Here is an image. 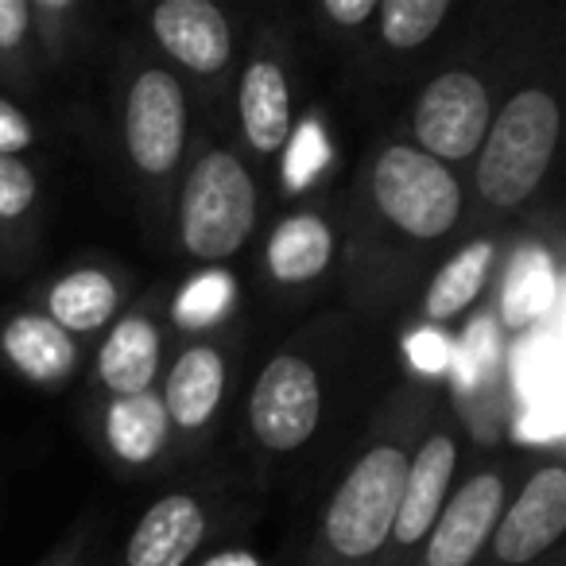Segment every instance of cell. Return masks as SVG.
Wrapping results in <instances>:
<instances>
[{"label":"cell","mask_w":566,"mask_h":566,"mask_svg":"<svg viewBox=\"0 0 566 566\" xmlns=\"http://www.w3.org/2000/svg\"><path fill=\"white\" fill-rule=\"evenodd\" d=\"M419 419H423V396L396 392L369 447L354 458L326 501L303 566H377L400 509Z\"/></svg>","instance_id":"6da1fadb"},{"label":"cell","mask_w":566,"mask_h":566,"mask_svg":"<svg viewBox=\"0 0 566 566\" xmlns=\"http://www.w3.org/2000/svg\"><path fill=\"white\" fill-rule=\"evenodd\" d=\"M361 210L369 233H385L400 244V264L408 252H431L462 226L465 190L450 167L419 151L416 144H385L369 159L361 190Z\"/></svg>","instance_id":"7a4b0ae2"},{"label":"cell","mask_w":566,"mask_h":566,"mask_svg":"<svg viewBox=\"0 0 566 566\" xmlns=\"http://www.w3.org/2000/svg\"><path fill=\"white\" fill-rule=\"evenodd\" d=\"M563 133L558 97L543 86H524L493 113L473 156V187L489 213H512L539 190Z\"/></svg>","instance_id":"3957f363"},{"label":"cell","mask_w":566,"mask_h":566,"mask_svg":"<svg viewBox=\"0 0 566 566\" xmlns=\"http://www.w3.org/2000/svg\"><path fill=\"white\" fill-rule=\"evenodd\" d=\"M256 229V179L229 148H206L179 190V241L198 264L218 268Z\"/></svg>","instance_id":"277c9868"},{"label":"cell","mask_w":566,"mask_h":566,"mask_svg":"<svg viewBox=\"0 0 566 566\" xmlns=\"http://www.w3.org/2000/svg\"><path fill=\"white\" fill-rule=\"evenodd\" d=\"M323 373L303 349L268 357L249 392V434L268 454H295L323 423Z\"/></svg>","instance_id":"5b68a950"},{"label":"cell","mask_w":566,"mask_h":566,"mask_svg":"<svg viewBox=\"0 0 566 566\" xmlns=\"http://www.w3.org/2000/svg\"><path fill=\"white\" fill-rule=\"evenodd\" d=\"M187 90L167 66H144L125 90V151L140 179L171 182L187 156Z\"/></svg>","instance_id":"8992f818"},{"label":"cell","mask_w":566,"mask_h":566,"mask_svg":"<svg viewBox=\"0 0 566 566\" xmlns=\"http://www.w3.org/2000/svg\"><path fill=\"white\" fill-rule=\"evenodd\" d=\"M493 120L489 86L473 71H442L419 94L411 109L416 148L454 171V164H470Z\"/></svg>","instance_id":"52a82bcc"},{"label":"cell","mask_w":566,"mask_h":566,"mask_svg":"<svg viewBox=\"0 0 566 566\" xmlns=\"http://www.w3.org/2000/svg\"><path fill=\"white\" fill-rule=\"evenodd\" d=\"M454 470H458L454 427L439 419V423L419 439L416 454H411L408 481H403V493H400V509H396L392 532H388V543H385V551H380L377 566H416L434 520L442 516V504L454 493Z\"/></svg>","instance_id":"ba28073f"},{"label":"cell","mask_w":566,"mask_h":566,"mask_svg":"<svg viewBox=\"0 0 566 566\" xmlns=\"http://www.w3.org/2000/svg\"><path fill=\"white\" fill-rule=\"evenodd\" d=\"M563 532H566V470L558 462H547L504 504L485 551L496 566H532L535 558H543L563 539Z\"/></svg>","instance_id":"9c48e42d"},{"label":"cell","mask_w":566,"mask_h":566,"mask_svg":"<svg viewBox=\"0 0 566 566\" xmlns=\"http://www.w3.org/2000/svg\"><path fill=\"white\" fill-rule=\"evenodd\" d=\"M509 501V478L501 470H478L447 496L442 516L434 520L416 566H478L489 535Z\"/></svg>","instance_id":"30bf717a"},{"label":"cell","mask_w":566,"mask_h":566,"mask_svg":"<svg viewBox=\"0 0 566 566\" xmlns=\"http://www.w3.org/2000/svg\"><path fill=\"white\" fill-rule=\"evenodd\" d=\"M151 35L195 78H213L233 63V24L210 0H164L151 12Z\"/></svg>","instance_id":"8fae6325"},{"label":"cell","mask_w":566,"mask_h":566,"mask_svg":"<svg viewBox=\"0 0 566 566\" xmlns=\"http://www.w3.org/2000/svg\"><path fill=\"white\" fill-rule=\"evenodd\" d=\"M237 117H241L244 144L260 159L280 156L295 140L292 78H287V66L268 51H256L244 63L237 82Z\"/></svg>","instance_id":"7c38bea8"},{"label":"cell","mask_w":566,"mask_h":566,"mask_svg":"<svg viewBox=\"0 0 566 566\" xmlns=\"http://www.w3.org/2000/svg\"><path fill=\"white\" fill-rule=\"evenodd\" d=\"M210 532L206 504L195 493H167L136 520L125 543V566H187Z\"/></svg>","instance_id":"4fadbf2b"},{"label":"cell","mask_w":566,"mask_h":566,"mask_svg":"<svg viewBox=\"0 0 566 566\" xmlns=\"http://www.w3.org/2000/svg\"><path fill=\"white\" fill-rule=\"evenodd\" d=\"M221 396H226V354L210 342H198L175 357L159 400L171 419V431L198 434L218 416Z\"/></svg>","instance_id":"5bb4252c"},{"label":"cell","mask_w":566,"mask_h":566,"mask_svg":"<svg viewBox=\"0 0 566 566\" xmlns=\"http://www.w3.org/2000/svg\"><path fill=\"white\" fill-rule=\"evenodd\" d=\"M334 252H338V237L331 221L318 210H295L275 221V229L268 233L264 268L283 287H303V283L323 280Z\"/></svg>","instance_id":"9a60e30c"},{"label":"cell","mask_w":566,"mask_h":566,"mask_svg":"<svg viewBox=\"0 0 566 566\" xmlns=\"http://www.w3.org/2000/svg\"><path fill=\"white\" fill-rule=\"evenodd\" d=\"M0 354L32 385H59L78 369V342L43 311H24L0 331Z\"/></svg>","instance_id":"2e32d148"},{"label":"cell","mask_w":566,"mask_h":566,"mask_svg":"<svg viewBox=\"0 0 566 566\" xmlns=\"http://www.w3.org/2000/svg\"><path fill=\"white\" fill-rule=\"evenodd\" d=\"M159 373V331L148 315H125L102 342L97 354V380L109 392V400L117 396H140L151 392Z\"/></svg>","instance_id":"e0dca14e"},{"label":"cell","mask_w":566,"mask_h":566,"mask_svg":"<svg viewBox=\"0 0 566 566\" xmlns=\"http://www.w3.org/2000/svg\"><path fill=\"white\" fill-rule=\"evenodd\" d=\"M105 447L117 462L125 465H151L171 442V419L164 411L159 392H140V396H117L109 400L102 419Z\"/></svg>","instance_id":"ac0fdd59"},{"label":"cell","mask_w":566,"mask_h":566,"mask_svg":"<svg viewBox=\"0 0 566 566\" xmlns=\"http://www.w3.org/2000/svg\"><path fill=\"white\" fill-rule=\"evenodd\" d=\"M493 268H496V244L489 241V237L465 241L454 256L442 260L434 280L427 283L423 323L447 326V323H454V318H462L465 311L478 303V295L485 292Z\"/></svg>","instance_id":"d6986e66"},{"label":"cell","mask_w":566,"mask_h":566,"mask_svg":"<svg viewBox=\"0 0 566 566\" xmlns=\"http://www.w3.org/2000/svg\"><path fill=\"white\" fill-rule=\"evenodd\" d=\"M120 287L102 268H78V272L59 275L48 287V311L43 315L66 334H94L117 318Z\"/></svg>","instance_id":"ffe728a7"},{"label":"cell","mask_w":566,"mask_h":566,"mask_svg":"<svg viewBox=\"0 0 566 566\" xmlns=\"http://www.w3.org/2000/svg\"><path fill=\"white\" fill-rule=\"evenodd\" d=\"M551 292H555V280H551L547 256L539 249H524L509 268V280H504L501 295V315L509 326H527L532 318L543 315Z\"/></svg>","instance_id":"44dd1931"},{"label":"cell","mask_w":566,"mask_h":566,"mask_svg":"<svg viewBox=\"0 0 566 566\" xmlns=\"http://www.w3.org/2000/svg\"><path fill=\"white\" fill-rule=\"evenodd\" d=\"M380 40L392 51H416L434 40L450 17V0H385L377 4Z\"/></svg>","instance_id":"7402d4cb"},{"label":"cell","mask_w":566,"mask_h":566,"mask_svg":"<svg viewBox=\"0 0 566 566\" xmlns=\"http://www.w3.org/2000/svg\"><path fill=\"white\" fill-rule=\"evenodd\" d=\"M233 295H237L233 275H229L226 268H206V272H198L195 280L175 295L171 315L182 331H206V326L221 323V318L229 315Z\"/></svg>","instance_id":"603a6c76"},{"label":"cell","mask_w":566,"mask_h":566,"mask_svg":"<svg viewBox=\"0 0 566 566\" xmlns=\"http://www.w3.org/2000/svg\"><path fill=\"white\" fill-rule=\"evenodd\" d=\"M40 198V179L17 156H0V221H17Z\"/></svg>","instance_id":"cb8c5ba5"},{"label":"cell","mask_w":566,"mask_h":566,"mask_svg":"<svg viewBox=\"0 0 566 566\" xmlns=\"http://www.w3.org/2000/svg\"><path fill=\"white\" fill-rule=\"evenodd\" d=\"M32 4L28 0H0V66H12L32 40Z\"/></svg>","instance_id":"d4e9b609"},{"label":"cell","mask_w":566,"mask_h":566,"mask_svg":"<svg viewBox=\"0 0 566 566\" xmlns=\"http://www.w3.org/2000/svg\"><path fill=\"white\" fill-rule=\"evenodd\" d=\"M35 144V128L12 102L0 97V156H17Z\"/></svg>","instance_id":"484cf974"},{"label":"cell","mask_w":566,"mask_h":566,"mask_svg":"<svg viewBox=\"0 0 566 566\" xmlns=\"http://www.w3.org/2000/svg\"><path fill=\"white\" fill-rule=\"evenodd\" d=\"M408 357L416 369L439 373V369H447V361H450V346L427 326V331H419L416 338H408Z\"/></svg>","instance_id":"4316f807"},{"label":"cell","mask_w":566,"mask_h":566,"mask_svg":"<svg viewBox=\"0 0 566 566\" xmlns=\"http://www.w3.org/2000/svg\"><path fill=\"white\" fill-rule=\"evenodd\" d=\"M323 12L331 24H338V28H361V24H369L373 17H377V0H323Z\"/></svg>","instance_id":"83f0119b"},{"label":"cell","mask_w":566,"mask_h":566,"mask_svg":"<svg viewBox=\"0 0 566 566\" xmlns=\"http://www.w3.org/2000/svg\"><path fill=\"white\" fill-rule=\"evenodd\" d=\"M202 566H260L256 555H249V551H221V555L206 558Z\"/></svg>","instance_id":"f1b7e54d"},{"label":"cell","mask_w":566,"mask_h":566,"mask_svg":"<svg viewBox=\"0 0 566 566\" xmlns=\"http://www.w3.org/2000/svg\"><path fill=\"white\" fill-rule=\"evenodd\" d=\"M71 558H74V555H59V558H51V563H48V566H74V563H71Z\"/></svg>","instance_id":"f546056e"}]
</instances>
